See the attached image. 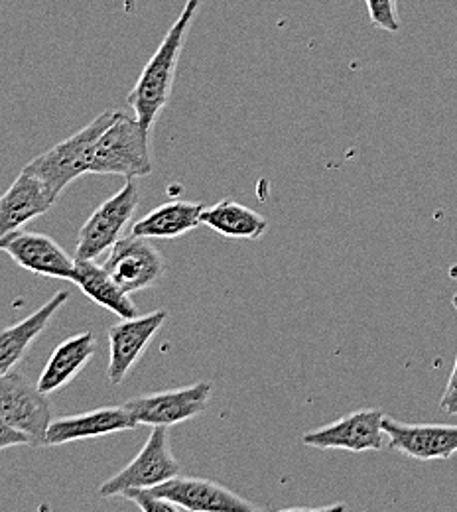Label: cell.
<instances>
[{
  "label": "cell",
  "instance_id": "1",
  "mask_svg": "<svg viewBox=\"0 0 457 512\" xmlns=\"http://www.w3.org/2000/svg\"><path fill=\"white\" fill-rule=\"evenodd\" d=\"M199 6L201 0H186L180 16L166 32L154 56L144 65L127 97V103L131 105L136 121L148 132L156 125L164 107L170 103L178 62Z\"/></svg>",
  "mask_w": 457,
  "mask_h": 512
},
{
  "label": "cell",
  "instance_id": "2",
  "mask_svg": "<svg viewBox=\"0 0 457 512\" xmlns=\"http://www.w3.org/2000/svg\"><path fill=\"white\" fill-rule=\"evenodd\" d=\"M117 115L119 111L101 113L87 127L71 134L69 138L62 140L60 144H56L54 148H50L48 152L40 154L24 166L26 172H30L42 182L54 203L71 182L89 174L93 146L97 138L103 134V130L117 119Z\"/></svg>",
  "mask_w": 457,
  "mask_h": 512
},
{
  "label": "cell",
  "instance_id": "3",
  "mask_svg": "<svg viewBox=\"0 0 457 512\" xmlns=\"http://www.w3.org/2000/svg\"><path fill=\"white\" fill-rule=\"evenodd\" d=\"M150 132L123 111L93 146L89 174L138 180L152 174Z\"/></svg>",
  "mask_w": 457,
  "mask_h": 512
},
{
  "label": "cell",
  "instance_id": "4",
  "mask_svg": "<svg viewBox=\"0 0 457 512\" xmlns=\"http://www.w3.org/2000/svg\"><path fill=\"white\" fill-rule=\"evenodd\" d=\"M176 475H180V465L170 448L168 426H154L131 463L99 487V497L111 499L127 489H154Z\"/></svg>",
  "mask_w": 457,
  "mask_h": 512
},
{
  "label": "cell",
  "instance_id": "5",
  "mask_svg": "<svg viewBox=\"0 0 457 512\" xmlns=\"http://www.w3.org/2000/svg\"><path fill=\"white\" fill-rule=\"evenodd\" d=\"M140 205V188L136 180H127V184L103 201L91 217L83 223L77 235L75 258L95 260L121 239L123 231L131 223L136 209Z\"/></svg>",
  "mask_w": 457,
  "mask_h": 512
},
{
  "label": "cell",
  "instance_id": "6",
  "mask_svg": "<svg viewBox=\"0 0 457 512\" xmlns=\"http://www.w3.org/2000/svg\"><path fill=\"white\" fill-rule=\"evenodd\" d=\"M0 418L24 432L34 448H44V438L52 424L48 394L18 371L0 375Z\"/></svg>",
  "mask_w": 457,
  "mask_h": 512
},
{
  "label": "cell",
  "instance_id": "7",
  "mask_svg": "<svg viewBox=\"0 0 457 512\" xmlns=\"http://www.w3.org/2000/svg\"><path fill=\"white\" fill-rule=\"evenodd\" d=\"M213 394L211 383L192 384L176 390H162L131 398L129 408L138 426H176L205 412Z\"/></svg>",
  "mask_w": 457,
  "mask_h": 512
},
{
  "label": "cell",
  "instance_id": "8",
  "mask_svg": "<svg viewBox=\"0 0 457 512\" xmlns=\"http://www.w3.org/2000/svg\"><path fill=\"white\" fill-rule=\"evenodd\" d=\"M385 414L377 408L355 410L327 426L306 432L302 444L308 448L343 449L353 453L381 451L387 446V434L383 428Z\"/></svg>",
  "mask_w": 457,
  "mask_h": 512
},
{
  "label": "cell",
  "instance_id": "9",
  "mask_svg": "<svg viewBox=\"0 0 457 512\" xmlns=\"http://www.w3.org/2000/svg\"><path fill=\"white\" fill-rule=\"evenodd\" d=\"M103 266L129 294L156 286L166 272L162 253L148 239L136 235L121 237Z\"/></svg>",
  "mask_w": 457,
  "mask_h": 512
},
{
  "label": "cell",
  "instance_id": "10",
  "mask_svg": "<svg viewBox=\"0 0 457 512\" xmlns=\"http://www.w3.org/2000/svg\"><path fill=\"white\" fill-rule=\"evenodd\" d=\"M168 320L166 310H156L146 316H134L123 320L109 329V383L121 386L125 383L132 367L146 353L154 335Z\"/></svg>",
  "mask_w": 457,
  "mask_h": 512
},
{
  "label": "cell",
  "instance_id": "11",
  "mask_svg": "<svg viewBox=\"0 0 457 512\" xmlns=\"http://www.w3.org/2000/svg\"><path fill=\"white\" fill-rule=\"evenodd\" d=\"M0 251L36 276L71 280L75 274V258L67 255L52 237L42 233L12 231L0 239Z\"/></svg>",
  "mask_w": 457,
  "mask_h": 512
},
{
  "label": "cell",
  "instance_id": "12",
  "mask_svg": "<svg viewBox=\"0 0 457 512\" xmlns=\"http://www.w3.org/2000/svg\"><path fill=\"white\" fill-rule=\"evenodd\" d=\"M387 444L416 461H444L457 453V424H406L383 418Z\"/></svg>",
  "mask_w": 457,
  "mask_h": 512
},
{
  "label": "cell",
  "instance_id": "13",
  "mask_svg": "<svg viewBox=\"0 0 457 512\" xmlns=\"http://www.w3.org/2000/svg\"><path fill=\"white\" fill-rule=\"evenodd\" d=\"M138 426L129 408L123 406H103L95 408L83 414L64 416L58 420H52L48 426L44 448H58L71 442L91 440V438H103L119 432H129Z\"/></svg>",
  "mask_w": 457,
  "mask_h": 512
},
{
  "label": "cell",
  "instance_id": "14",
  "mask_svg": "<svg viewBox=\"0 0 457 512\" xmlns=\"http://www.w3.org/2000/svg\"><path fill=\"white\" fill-rule=\"evenodd\" d=\"M156 495L172 501L182 511L192 512H251L255 507L231 489L199 477H172L152 489Z\"/></svg>",
  "mask_w": 457,
  "mask_h": 512
},
{
  "label": "cell",
  "instance_id": "15",
  "mask_svg": "<svg viewBox=\"0 0 457 512\" xmlns=\"http://www.w3.org/2000/svg\"><path fill=\"white\" fill-rule=\"evenodd\" d=\"M52 205L54 201L42 182L22 168L10 188L0 195V239L42 217Z\"/></svg>",
  "mask_w": 457,
  "mask_h": 512
},
{
  "label": "cell",
  "instance_id": "16",
  "mask_svg": "<svg viewBox=\"0 0 457 512\" xmlns=\"http://www.w3.org/2000/svg\"><path fill=\"white\" fill-rule=\"evenodd\" d=\"M69 302V292L54 294L42 308L28 318L0 329V375L14 371L28 355L34 341L44 333L52 318Z\"/></svg>",
  "mask_w": 457,
  "mask_h": 512
},
{
  "label": "cell",
  "instance_id": "17",
  "mask_svg": "<svg viewBox=\"0 0 457 512\" xmlns=\"http://www.w3.org/2000/svg\"><path fill=\"white\" fill-rule=\"evenodd\" d=\"M71 282L95 304L113 312L121 320H129L138 316L136 304L131 300V294L123 290V286L109 274L103 264L95 260L75 258V274Z\"/></svg>",
  "mask_w": 457,
  "mask_h": 512
},
{
  "label": "cell",
  "instance_id": "18",
  "mask_svg": "<svg viewBox=\"0 0 457 512\" xmlns=\"http://www.w3.org/2000/svg\"><path fill=\"white\" fill-rule=\"evenodd\" d=\"M97 349V339L93 331H81L64 339L48 359L40 379L38 388L44 394H52L62 390L71 383L93 359Z\"/></svg>",
  "mask_w": 457,
  "mask_h": 512
},
{
  "label": "cell",
  "instance_id": "19",
  "mask_svg": "<svg viewBox=\"0 0 457 512\" xmlns=\"http://www.w3.org/2000/svg\"><path fill=\"white\" fill-rule=\"evenodd\" d=\"M205 205L174 199L158 205L132 225V235L144 239H178L201 225Z\"/></svg>",
  "mask_w": 457,
  "mask_h": 512
},
{
  "label": "cell",
  "instance_id": "20",
  "mask_svg": "<svg viewBox=\"0 0 457 512\" xmlns=\"http://www.w3.org/2000/svg\"><path fill=\"white\" fill-rule=\"evenodd\" d=\"M201 225L227 239L259 241L268 231V221L255 209L233 199H223L201 213Z\"/></svg>",
  "mask_w": 457,
  "mask_h": 512
},
{
  "label": "cell",
  "instance_id": "21",
  "mask_svg": "<svg viewBox=\"0 0 457 512\" xmlns=\"http://www.w3.org/2000/svg\"><path fill=\"white\" fill-rule=\"evenodd\" d=\"M123 497L132 501L142 512H182L178 505L156 495L152 489H127Z\"/></svg>",
  "mask_w": 457,
  "mask_h": 512
},
{
  "label": "cell",
  "instance_id": "22",
  "mask_svg": "<svg viewBox=\"0 0 457 512\" xmlns=\"http://www.w3.org/2000/svg\"><path fill=\"white\" fill-rule=\"evenodd\" d=\"M371 22L375 28L387 30V32H398L400 20L396 14V0H365Z\"/></svg>",
  "mask_w": 457,
  "mask_h": 512
},
{
  "label": "cell",
  "instance_id": "23",
  "mask_svg": "<svg viewBox=\"0 0 457 512\" xmlns=\"http://www.w3.org/2000/svg\"><path fill=\"white\" fill-rule=\"evenodd\" d=\"M18 446H32V442L24 432L16 430L14 426H10L6 420L0 418V451L18 448Z\"/></svg>",
  "mask_w": 457,
  "mask_h": 512
},
{
  "label": "cell",
  "instance_id": "24",
  "mask_svg": "<svg viewBox=\"0 0 457 512\" xmlns=\"http://www.w3.org/2000/svg\"><path fill=\"white\" fill-rule=\"evenodd\" d=\"M440 408H442L446 414H457V357L454 371H452V377H450L448 386H446V390H444V396H442V400H440Z\"/></svg>",
  "mask_w": 457,
  "mask_h": 512
},
{
  "label": "cell",
  "instance_id": "25",
  "mask_svg": "<svg viewBox=\"0 0 457 512\" xmlns=\"http://www.w3.org/2000/svg\"><path fill=\"white\" fill-rule=\"evenodd\" d=\"M452 304H454V308H456V312H457V294H456V296H454V300H452Z\"/></svg>",
  "mask_w": 457,
  "mask_h": 512
}]
</instances>
